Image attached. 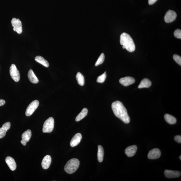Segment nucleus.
I'll return each mask as SVG.
<instances>
[{
    "instance_id": "1",
    "label": "nucleus",
    "mask_w": 181,
    "mask_h": 181,
    "mask_svg": "<svg viewBox=\"0 0 181 181\" xmlns=\"http://www.w3.org/2000/svg\"><path fill=\"white\" fill-rule=\"evenodd\" d=\"M112 110L115 115L125 123H128L130 121L127 109L122 103L117 101L111 105Z\"/></svg>"
},
{
    "instance_id": "2",
    "label": "nucleus",
    "mask_w": 181,
    "mask_h": 181,
    "mask_svg": "<svg viewBox=\"0 0 181 181\" xmlns=\"http://www.w3.org/2000/svg\"><path fill=\"white\" fill-rule=\"evenodd\" d=\"M120 43L123 49H126L130 52H134L135 50V45L132 37L128 34L122 33L120 36Z\"/></svg>"
},
{
    "instance_id": "3",
    "label": "nucleus",
    "mask_w": 181,
    "mask_h": 181,
    "mask_svg": "<svg viewBox=\"0 0 181 181\" xmlns=\"http://www.w3.org/2000/svg\"><path fill=\"white\" fill-rule=\"evenodd\" d=\"M79 160L73 158L69 160L65 165L64 170L67 173L71 174L74 173L78 168L80 165Z\"/></svg>"
},
{
    "instance_id": "4",
    "label": "nucleus",
    "mask_w": 181,
    "mask_h": 181,
    "mask_svg": "<svg viewBox=\"0 0 181 181\" xmlns=\"http://www.w3.org/2000/svg\"><path fill=\"white\" fill-rule=\"evenodd\" d=\"M54 121L53 117H50L44 123L43 131L44 133H50L53 130Z\"/></svg>"
},
{
    "instance_id": "5",
    "label": "nucleus",
    "mask_w": 181,
    "mask_h": 181,
    "mask_svg": "<svg viewBox=\"0 0 181 181\" xmlns=\"http://www.w3.org/2000/svg\"><path fill=\"white\" fill-rule=\"evenodd\" d=\"M39 104V101L35 100L32 102L27 107L25 114L26 116L29 117L32 115L38 107Z\"/></svg>"
},
{
    "instance_id": "6",
    "label": "nucleus",
    "mask_w": 181,
    "mask_h": 181,
    "mask_svg": "<svg viewBox=\"0 0 181 181\" xmlns=\"http://www.w3.org/2000/svg\"><path fill=\"white\" fill-rule=\"evenodd\" d=\"M12 26L14 27L13 30L19 34L22 32V25L21 21L18 19L13 18L11 21Z\"/></svg>"
},
{
    "instance_id": "7",
    "label": "nucleus",
    "mask_w": 181,
    "mask_h": 181,
    "mask_svg": "<svg viewBox=\"0 0 181 181\" xmlns=\"http://www.w3.org/2000/svg\"><path fill=\"white\" fill-rule=\"evenodd\" d=\"M10 72L12 78L14 81L18 82L20 80V73L15 64H12L11 65L10 67Z\"/></svg>"
},
{
    "instance_id": "8",
    "label": "nucleus",
    "mask_w": 181,
    "mask_h": 181,
    "mask_svg": "<svg viewBox=\"0 0 181 181\" xmlns=\"http://www.w3.org/2000/svg\"><path fill=\"white\" fill-rule=\"evenodd\" d=\"M177 14L173 10H169L165 14V22L170 23L176 20Z\"/></svg>"
},
{
    "instance_id": "9",
    "label": "nucleus",
    "mask_w": 181,
    "mask_h": 181,
    "mask_svg": "<svg viewBox=\"0 0 181 181\" xmlns=\"http://www.w3.org/2000/svg\"><path fill=\"white\" fill-rule=\"evenodd\" d=\"M161 155V152L159 149L155 148L149 151L148 157L149 159H156L159 158Z\"/></svg>"
},
{
    "instance_id": "10",
    "label": "nucleus",
    "mask_w": 181,
    "mask_h": 181,
    "mask_svg": "<svg viewBox=\"0 0 181 181\" xmlns=\"http://www.w3.org/2000/svg\"><path fill=\"white\" fill-rule=\"evenodd\" d=\"M164 173L166 178H178L181 176L180 171L169 170H165Z\"/></svg>"
},
{
    "instance_id": "11",
    "label": "nucleus",
    "mask_w": 181,
    "mask_h": 181,
    "mask_svg": "<svg viewBox=\"0 0 181 181\" xmlns=\"http://www.w3.org/2000/svg\"><path fill=\"white\" fill-rule=\"evenodd\" d=\"M120 83L125 86H128L132 85L135 82V80L134 78L130 77H126L121 78L119 80Z\"/></svg>"
},
{
    "instance_id": "12",
    "label": "nucleus",
    "mask_w": 181,
    "mask_h": 181,
    "mask_svg": "<svg viewBox=\"0 0 181 181\" xmlns=\"http://www.w3.org/2000/svg\"><path fill=\"white\" fill-rule=\"evenodd\" d=\"M32 136L31 130H28L22 134V140L21 142L24 146H26L27 142L30 140Z\"/></svg>"
},
{
    "instance_id": "13",
    "label": "nucleus",
    "mask_w": 181,
    "mask_h": 181,
    "mask_svg": "<svg viewBox=\"0 0 181 181\" xmlns=\"http://www.w3.org/2000/svg\"><path fill=\"white\" fill-rule=\"evenodd\" d=\"M137 150V147L136 145L128 146L126 148L125 150V153L126 155L128 157L133 156L136 154Z\"/></svg>"
},
{
    "instance_id": "14",
    "label": "nucleus",
    "mask_w": 181,
    "mask_h": 181,
    "mask_svg": "<svg viewBox=\"0 0 181 181\" xmlns=\"http://www.w3.org/2000/svg\"><path fill=\"white\" fill-rule=\"evenodd\" d=\"M82 138V136L81 134L78 133L75 134L73 137L70 142V145L71 147H75L78 145Z\"/></svg>"
},
{
    "instance_id": "15",
    "label": "nucleus",
    "mask_w": 181,
    "mask_h": 181,
    "mask_svg": "<svg viewBox=\"0 0 181 181\" xmlns=\"http://www.w3.org/2000/svg\"><path fill=\"white\" fill-rule=\"evenodd\" d=\"M51 163V158L50 155H46L42 162L41 165L43 169H47L49 168Z\"/></svg>"
},
{
    "instance_id": "16",
    "label": "nucleus",
    "mask_w": 181,
    "mask_h": 181,
    "mask_svg": "<svg viewBox=\"0 0 181 181\" xmlns=\"http://www.w3.org/2000/svg\"><path fill=\"white\" fill-rule=\"evenodd\" d=\"M5 162L10 169L12 171L15 170L16 168V165L15 160L12 158L8 156L5 159Z\"/></svg>"
},
{
    "instance_id": "17",
    "label": "nucleus",
    "mask_w": 181,
    "mask_h": 181,
    "mask_svg": "<svg viewBox=\"0 0 181 181\" xmlns=\"http://www.w3.org/2000/svg\"><path fill=\"white\" fill-rule=\"evenodd\" d=\"M11 124L10 122H7L3 124L0 128V139L3 138L6 135V132L10 129Z\"/></svg>"
},
{
    "instance_id": "18",
    "label": "nucleus",
    "mask_w": 181,
    "mask_h": 181,
    "mask_svg": "<svg viewBox=\"0 0 181 181\" xmlns=\"http://www.w3.org/2000/svg\"><path fill=\"white\" fill-rule=\"evenodd\" d=\"M28 79L31 83L33 84H37L39 82L38 79L34 74L32 69H30L28 73Z\"/></svg>"
},
{
    "instance_id": "19",
    "label": "nucleus",
    "mask_w": 181,
    "mask_h": 181,
    "mask_svg": "<svg viewBox=\"0 0 181 181\" xmlns=\"http://www.w3.org/2000/svg\"><path fill=\"white\" fill-rule=\"evenodd\" d=\"M152 85L151 82L148 79H144L141 81L139 85H138V88H149Z\"/></svg>"
},
{
    "instance_id": "20",
    "label": "nucleus",
    "mask_w": 181,
    "mask_h": 181,
    "mask_svg": "<svg viewBox=\"0 0 181 181\" xmlns=\"http://www.w3.org/2000/svg\"><path fill=\"white\" fill-rule=\"evenodd\" d=\"M104 151L103 147L101 145H98L97 153L98 161L100 162H102L104 160Z\"/></svg>"
},
{
    "instance_id": "21",
    "label": "nucleus",
    "mask_w": 181,
    "mask_h": 181,
    "mask_svg": "<svg viewBox=\"0 0 181 181\" xmlns=\"http://www.w3.org/2000/svg\"><path fill=\"white\" fill-rule=\"evenodd\" d=\"M88 112V110L87 108H84L82 110L77 116L76 117L75 120L78 122L81 120L86 116Z\"/></svg>"
},
{
    "instance_id": "22",
    "label": "nucleus",
    "mask_w": 181,
    "mask_h": 181,
    "mask_svg": "<svg viewBox=\"0 0 181 181\" xmlns=\"http://www.w3.org/2000/svg\"><path fill=\"white\" fill-rule=\"evenodd\" d=\"M35 60L36 62L43 65V66L48 68L49 66V63L43 57L40 56H37L35 58Z\"/></svg>"
},
{
    "instance_id": "23",
    "label": "nucleus",
    "mask_w": 181,
    "mask_h": 181,
    "mask_svg": "<svg viewBox=\"0 0 181 181\" xmlns=\"http://www.w3.org/2000/svg\"><path fill=\"white\" fill-rule=\"evenodd\" d=\"M164 117H165V120L168 123L173 125L176 123V119L175 117L172 116V115L166 114Z\"/></svg>"
},
{
    "instance_id": "24",
    "label": "nucleus",
    "mask_w": 181,
    "mask_h": 181,
    "mask_svg": "<svg viewBox=\"0 0 181 181\" xmlns=\"http://www.w3.org/2000/svg\"><path fill=\"white\" fill-rule=\"evenodd\" d=\"M78 83L81 86H83L85 84V79L83 75L81 73L78 72L76 76Z\"/></svg>"
},
{
    "instance_id": "25",
    "label": "nucleus",
    "mask_w": 181,
    "mask_h": 181,
    "mask_svg": "<svg viewBox=\"0 0 181 181\" xmlns=\"http://www.w3.org/2000/svg\"><path fill=\"white\" fill-rule=\"evenodd\" d=\"M105 60V55L104 53H102L100 55V56L98 58V60L97 61L95 64V66H97L99 65L102 64L104 62Z\"/></svg>"
},
{
    "instance_id": "26",
    "label": "nucleus",
    "mask_w": 181,
    "mask_h": 181,
    "mask_svg": "<svg viewBox=\"0 0 181 181\" xmlns=\"http://www.w3.org/2000/svg\"><path fill=\"white\" fill-rule=\"evenodd\" d=\"M106 72L105 71L104 73L98 77L97 82L99 83H104L106 79Z\"/></svg>"
},
{
    "instance_id": "27",
    "label": "nucleus",
    "mask_w": 181,
    "mask_h": 181,
    "mask_svg": "<svg viewBox=\"0 0 181 181\" xmlns=\"http://www.w3.org/2000/svg\"><path fill=\"white\" fill-rule=\"evenodd\" d=\"M174 60L178 64L181 66V56L177 54H174L173 56Z\"/></svg>"
},
{
    "instance_id": "28",
    "label": "nucleus",
    "mask_w": 181,
    "mask_h": 181,
    "mask_svg": "<svg viewBox=\"0 0 181 181\" xmlns=\"http://www.w3.org/2000/svg\"><path fill=\"white\" fill-rule=\"evenodd\" d=\"M174 35L178 38L181 39V30L180 29H176L174 32Z\"/></svg>"
},
{
    "instance_id": "29",
    "label": "nucleus",
    "mask_w": 181,
    "mask_h": 181,
    "mask_svg": "<svg viewBox=\"0 0 181 181\" xmlns=\"http://www.w3.org/2000/svg\"><path fill=\"white\" fill-rule=\"evenodd\" d=\"M174 140L179 143H181V136L180 135H178L174 137Z\"/></svg>"
},
{
    "instance_id": "30",
    "label": "nucleus",
    "mask_w": 181,
    "mask_h": 181,
    "mask_svg": "<svg viewBox=\"0 0 181 181\" xmlns=\"http://www.w3.org/2000/svg\"><path fill=\"white\" fill-rule=\"evenodd\" d=\"M157 0H148V3L149 5H152L157 1Z\"/></svg>"
},
{
    "instance_id": "31",
    "label": "nucleus",
    "mask_w": 181,
    "mask_h": 181,
    "mask_svg": "<svg viewBox=\"0 0 181 181\" xmlns=\"http://www.w3.org/2000/svg\"><path fill=\"white\" fill-rule=\"evenodd\" d=\"M5 101L3 99H0V106H3L5 104Z\"/></svg>"
},
{
    "instance_id": "32",
    "label": "nucleus",
    "mask_w": 181,
    "mask_h": 181,
    "mask_svg": "<svg viewBox=\"0 0 181 181\" xmlns=\"http://www.w3.org/2000/svg\"><path fill=\"white\" fill-rule=\"evenodd\" d=\"M181 156H180V157H179V158H180V160H181Z\"/></svg>"
}]
</instances>
